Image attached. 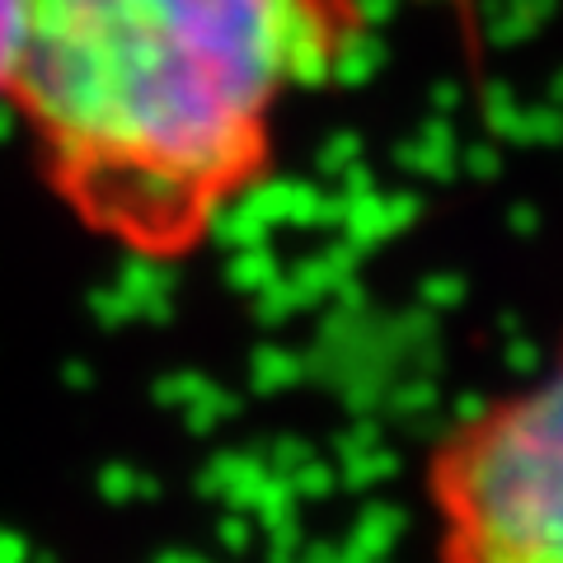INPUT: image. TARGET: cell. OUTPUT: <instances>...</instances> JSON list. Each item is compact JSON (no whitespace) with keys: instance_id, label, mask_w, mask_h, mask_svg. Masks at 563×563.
<instances>
[{"instance_id":"obj_1","label":"cell","mask_w":563,"mask_h":563,"mask_svg":"<svg viewBox=\"0 0 563 563\" xmlns=\"http://www.w3.org/2000/svg\"><path fill=\"white\" fill-rule=\"evenodd\" d=\"M362 33V0H14L0 103L85 235L184 263L268 184L282 118Z\"/></svg>"},{"instance_id":"obj_2","label":"cell","mask_w":563,"mask_h":563,"mask_svg":"<svg viewBox=\"0 0 563 563\" xmlns=\"http://www.w3.org/2000/svg\"><path fill=\"white\" fill-rule=\"evenodd\" d=\"M422 503L437 563H563V343L437 437Z\"/></svg>"},{"instance_id":"obj_3","label":"cell","mask_w":563,"mask_h":563,"mask_svg":"<svg viewBox=\"0 0 563 563\" xmlns=\"http://www.w3.org/2000/svg\"><path fill=\"white\" fill-rule=\"evenodd\" d=\"M10 14L14 0H0V95H5V66H10Z\"/></svg>"}]
</instances>
